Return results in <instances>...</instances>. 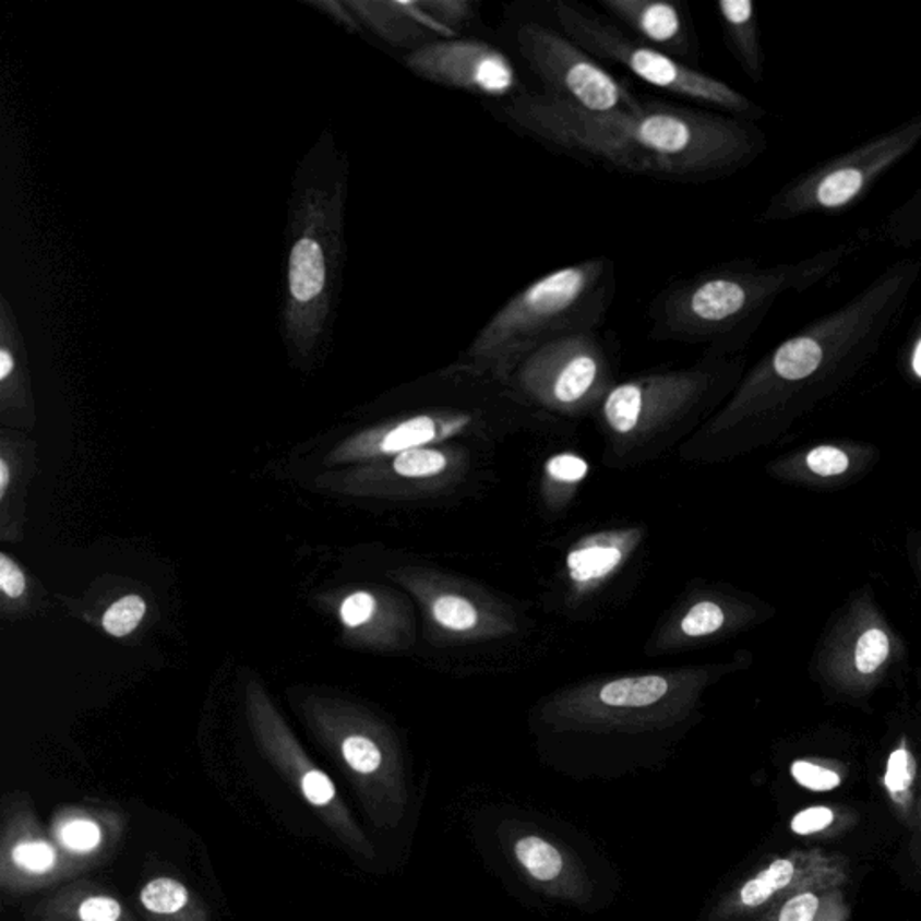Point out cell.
<instances>
[{"label":"cell","mask_w":921,"mask_h":921,"mask_svg":"<svg viewBox=\"0 0 921 921\" xmlns=\"http://www.w3.org/2000/svg\"><path fill=\"white\" fill-rule=\"evenodd\" d=\"M326 282L323 249L312 238H301L290 254V292L297 301H312Z\"/></svg>","instance_id":"cell-16"},{"label":"cell","mask_w":921,"mask_h":921,"mask_svg":"<svg viewBox=\"0 0 921 921\" xmlns=\"http://www.w3.org/2000/svg\"><path fill=\"white\" fill-rule=\"evenodd\" d=\"M701 686V673L691 668L590 682L549 701L543 722L557 731H657L690 715Z\"/></svg>","instance_id":"cell-4"},{"label":"cell","mask_w":921,"mask_h":921,"mask_svg":"<svg viewBox=\"0 0 921 921\" xmlns=\"http://www.w3.org/2000/svg\"><path fill=\"white\" fill-rule=\"evenodd\" d=\"M515 46L549 98L599 113L639 105L625 83L560 29L523 22L515 29Z\"/></svg>","instance_id":"cell-9"},{"label":"cell","mask_w":921,"mask_h":921,"mask_svg":"<svg viewBox=\"0 0 921 921\" xmlns=\"http://www.w3.org/2000/svg\"><path fill=\"white\" fill-rule=\"evenodd\" d=\"M607 15L620 21L645 44L686 63L698 52L686 4L673 0H599Z\"/></svg>","instance_id":"cell-13"},{"label":"cell","mask_w":921,"mask_h":921,"mask_svg":"<svg viewBox=\"0 0 921 921\" xmlns=\"http://www.w3.org/2000/svg\"><path fill=\"white\" fill-rule=\"evenodd\" d=\"M529 407L562 416L587 415L615 382L614 351L599 332L559 338L527 355L506 382Z\"/></svg>","instance_id":"cell-7"},{"label":"cell","mask_w":921,"mask_h":921,"mask_svg":"<svg viewBox=\"0 0 921 921\" xmlns=\"http://www.w3.org/2000/svg\"><path fill=\"white\" fill-rule=\"evenodd\" d=\"M718 15L722 22L726 46L754 83L763 80V49L756 10L751 0H720Z\"/></svg>","instance_id":"cell-15"},{"label":"cell","mask_w":921,"mask_h":921,"mask_svg":"<svg viewBox=\"0 0 921 921\" xmlns=\"http://www.w3.org/2000/svg\"><path fill=\"white\" fill-rule=\"evenodd\" d=\"M0 587L10 598H19L26 590L24 574L5 554H0Z\"/></svg>","instance_id":"cell-35"},{"label":"cell","mask_w":921,"mask_h":921,"mask_svg":"<svg viewBox=\"0 0 921 921\" xmlns=\"http://www.w3.org/2000/svg\"><path fill=\"white\" fill-rule=\"evenodd\" d=\"M301 787L308 801L318 804V806L328 804L335 798V787H333L328 776L319 773V770H310V773L304 774Z\"/></svg>","instance_id":"cell-33"},{"label":"cell","mask_w":921,"mask_h":921,"mask_svg":"<svg viewBox=\"0 0 921 921\" xmlns=\"http://www.w3.org/2000/svg\"><path fill=\"white\" fill-rule=\"evenodd\" d=\"M921 143V113L810 169L781 188L757 222H784L853 204Z\"/></svg>","instance_id":"cell-8"},{"label":"cell","mask_w":921,"mask_h":921,"mask_svg":"<svg viewBox=\"0 0 921 921\" xmlns=\"http://www.w3.org/2000/svg\"><path fill=\"white\" fill-rule=\"evenodd\" d=\"M645 538L639 526L590 533L565 557V573L574 596H589L607 584L632 559Z\"/></svg>","instance_id":"cell-14"},{"label":"cell","mask_w":921,"mask_h":921,"mask_svg":"<svg viewBox=\"0 0 921 921\" xmlns=\"http://www.w3.org/2000/svg\"><path fill=\"white\" fill-rule=\"evenodd\" d=\"M832 823H834L832 810L826 809V806H812V809L799 812L790 823V828H792L793 834L810 835L828 828Z\"/></svg>","instance_id":"cell-31"},{"label":"cell","mask_w":921,"mask_h":921,"mask_svg":"<svg viewBox=\"0 0 921 921\" xmlns=\"http://www.w3.org/2000/svg\"><path fill=\"white\" fill-rule=\"evenodd\" d=\"M188 889L174 878H155L141 890V901L155 914H174L188 904Z\"/></svg>","instance_id":"cell-21"},{"label":"cell","mask_w":921,"mask_h":921,"mask_svg":"<svg viewBox=\"0 0 921 921\" xmlns=\"http://www.w3.org/2000/svg\"><path fill=\"white\" fill-rule=\"evenodd\" d=\"M553 16L560 32L598 58L599 62L623 67L650 87L749 121H756L765 113L756 103L722 80L693 69L629 35L584 2L557 0Z\"/></svg>","instance_id":"cell-5"},{"label":"cell","mask_w":921,"mask_h":921,"mask_svg":"<svg viewBox=\"0 0 921 921\" xmlns=\"http://www.w3.org/2000/svg\"><path fill=\"white\" fill-rule=\"evenodd\" d=\"M806 463L810 470L823 477L839 476V474H845L850 466V459L845 452L834 446H817L810 452Z\"/></svg>","instance_id":"cell-28"},{"label":"cell","mask_w":921,"mask_h":921,"mask_svg":"<svg viewBox=\"0 0 921 921\" xmlns=\"http://www.w3.org/2000/svg\"><path fill=\"white\" fill-rule=\"evenodd\" d=\"M374 612H376V599L368 593L351 594L340 607V618L351 629L366 625L368 621H371Z\"/></svg>","instance_id":"cell-30"},{"label":"cell","mask_w":921,"mask_h":921,"mask_svg":"<svg viewBox=\"0 0 921 921\" xmlns=\"http://www.w3.org/2000/svg\"><path fill=\"white\" fill-rule=\"evenodd\" d=\"M62 840L67 848L74 851H91L101 840V829L93 821L76 820L62 828Z\"/></svg>","instance_id":"cell-27"},{"label":"cell","mask_w":921,"mask_h":921,"mask_svg":"<svg viewBox=\"0 0 921 921\" xmlns=\"http://www.w3.org/2000/svg\"><path fill=\"white\" fill-rule=\"evenodd\" d=\"M726 625V612L717 601L702 599L691 605L686 614L677 623V632L682 639H704L717 634Z\"/></svg>","instance_id":"cell-19"},{"label":"cell","mask_w":921,"mask_h":921,"mask_svg":"<svg viewBox=\"0 0 921 921\" xmlns=\"http://www.w3.org/2000/svg\"><path fill=\"white\" fill-rule=\"evenodd\" d=\"M793 868L792 860L779 859L774 860L773 864L768 865L767 870L757 873L754 878L745 882L740 890L737 893V900L734 906L740 909H756L767 904L773 898L774 893L785 889L792 882Z\"/></svg>","instance_id":"cell-17"},{"label":"cell","mask_w":921,"mask_h":921,"mask_svg":"<svg viewBox=\"0 0 921 921\" xmlns=\"http://www.w3.org/2000/svg\"><path fill=\"white\" fill-rule=\"evenodd\" d=\"M589 474V463L573 452H562L549 457L543 466V492L546 495L563 493L569 495L571 490L582 485Z\"/></svg>","instance_id":"cell-18"},{"label":"cell","mask_w":921,"mask_h":921,"mask_svg":"<svg viewBox=\"0 0 921 921\" xmlns=\"http://www.w3.org/2000/svg\"><path fill=\"white\" fill-rule=\"evenodd\" d=\"M615 290V263L607 256L549 272L510 297L457 360L507 382L513 369L546 344L599 332Z\"/></svg>","instance_id":"cell-3"},{"label":"cell","mask_w":921,"mask_h":921,"mask_svg":"<svg viewBox=\"0 0 921 921\" xmlns=\"http://www.w3.org/2000/svg\"><path fill=\"white\" fill-rule=\"evenodd\" d=\"M914 759L906 749H898L890 754L886 773L887 789L895 793L909 789L914 779Z\"/></svg>","instance_id":"cell-29"},{"label":"cell","mask_w":921,"mask_h":921,"mask_svg":"<svg viewBox=\"0 0 921 921\" xmlns=\"http://www.w3.org/2000/svg\"><path fill=\"white\" fill-rule=\"evenodd\" d=\"M860 247L859 240H850L798 263L737 260L677 277L651 299L648 337L702 346L706 354L740 355L781 297L823 282Z\"/></svg>","instance_id":"cell-2"},{"label":"cell","mask_w":921,"mask_h":921,"mask_svg":"<svg viewBox=\"0 0 921 921\" xmlns=\"http://www.w3.org/2000/svg\"><path fill=\"white\" fill-rule=\"evenodd\" d=\"M11 369H13V357H11L8 349H0V379H8V376H10Z\"/></svg>","instance_id":"cell-36"},{"label":"cell","mask_w":921,"mask_h":921,"mask_svg":"<svg viewBox=\"0 0 921 921\" xmlns=\"http://www.w3.org/2000/svg\"><path fill=\"white\" fill-rule=\"evenodd\" d=\"M820 909V898L812 893L793 896L779 911L778 921H814Z\"/></svg>","instance_id":"cell-34"},{"label":"cell","mask_w":921,"mask_h":921,"mask_svg":"<svg viewBox=\"0 0 921 921\" xmlns=\"http://www.w3.org/2000/svg\"><path fill=\"white\" fill-rule=\"evenodd\" d=\"M121 917V906L107 896H94L80 906L82 921H118Z\"/></svg>","instance_id":"cell-32"},{"label":"cell","mask_w":921,"mask_h":921,"mask_svg":"<svg viewBox=\"0 0 921 921\" xmlns=\"http://www.w3.org/2000/svg\"><path fill=\"white\" fill-rule=\"evenodd\" d=\"M889 656V639L878 629H871L860 635L856 650V666L860 673H873Z\"/></svg>","instance_id":"cell-24"},{"label":"cell","mask_w":921,"mask_h":921,"mask_svg":"<svg viewBox=\"0 0 921 921\" xmlns=\"http://www.w3.org/2000/svg\"><path fill=\"white\" fill-rule=\"evenodd\" d=\"M55 851L51 846L46 842H21L13 850V860L16 865H21L22 870L33 871V873H46L55 865Z\"/></svg>","instance_id":"cell-26"},{"label":"cell","mask_w":921,"mask_h":921,"mask_svg":"<svg viewBox=\"0 0 921 921\" xmlns=\"http://www.w3.org/2000/svg\"><path fill=\"white\" fill-rule=\"evenodd\" d=\"M8 485H10V470H8L5 460H0V493H2V495H4Z\"/></svg>","instance_id":"cell-37"},{"label":"cell","mask_w":921,"mask_h":921,"mask_svg":"<svg viewBox=\"0 0 921 921\" xmlns=\"http://www.w3.org/2000/svg\"><path fill=\"white\" fill-rule=\"evenodd\" d=\"M405 63L427 82L492 103L506 101L524 93L517 67L506 52L474 36L434 41L409 52Z\"/></svg>","instance_id":"cell-10"},{"label":"cell","mask_w":921,"mask_h":921,"mask_svg":"<svg viewBox=\"0 0 921 921\" xmlns=\"http://www.w3.org/2000/svg\"><path fill=\"white\" fill-rule=\"evenodd\" d=\"M912 368L917 371L918 376H921V340L920 344L917 346V351H914V357H912Z\"/></svg>","instance_id":"cell-38"},{"label":"cell","mask_w":921,"mask_h":921,"mask_svg":"<svg viewBox=\"0 0 921 921\" xmlns=\"http://www.w3.org/2000/svg\"><path fill=\"white\" fill-rule=\"evenodd\" d=\"M740 355H702L686 368L637 374L615 384L599 416L614 440L635 445L690 420L742 368Z\"/></svg>","instance_id":"cell-6"},{"label":"cell","mask_w":921,"mask_h":921,"mask_svg":"<svg viewBox=\"0 0 921 921\" xmlns=\"http://www.w3.org/2000/svg\"><path fill=\"white\" fill-rule=\"evenodd\" d=\"M421 10L454 36H463L479 16V4L474 0H418Z\"/></svg>","instance_id":"cell-20"},{"label":"cell","mask_w":921,"mask_h":921,"mask_svg":"<svg viewBox=\"0 0 921 921\" xmlns=\"http://www.w3.org/2000/svg\"><path fill=\"white\" fill-rule=\"evenodd\" d=\"M506 848L521 875L538 890L578 906L590 900L593 887L584 865L560 840L518 828L506 835Z\"/></svg>","instance_id":"cell-12"},{"label":"cell","mask_w":921,"mask_h":921,"mask_svg":"<svg viewBox=\"0 0 921 921\" xmlns=\"http://www.w3.org/2000/svg\"><path fill=\"white\" fill-rule=\"evenodd\" d=\"M343 754L349 767L359 774H366V776L379 773L382 763H384L382 749L371 738L360 737V734L344 740Z\"/></svg>","instance_id":"cell-23"},{"label":"cell","mask_w":921,"mask_h":921,"mask_svg":"<svg viewBox=\"0 0 921 921\" xmlns=\"http://www.w3.org/2000/svg\"><path fill=\"white\" fill-rule=\"evenodd\" d=\"M790 773L799 785H803L804 789L815 790V792H828L840 785L839 774L828 768L817 767L810 762L793 763Z\"/></svg>","instance_id":"cell-25"},{"label":"cell","mask_w":921,"mask_h":921,"mask_svg":"<svg viewBox=\"0 0 921 921\" xmlns=\"http://www.w3.org/2000/svg\"><path fill=\"white\" fill-rule=\"evenodd\" d=\"M488 110L507 129L551 152L679 184L726 179L767 149V137L756 121L651 99L599 113L524 91L488 105Z\"/></svg>","instance_id":"cell-1"},{"label":"cell","mask_w":921,"mask_h":921,"mask_svg":"<svg viewBox=\"0 0 921 921\" xmlns=\"http://www.w3.org/2000/svg\"><path fill=\"white\" fill-rule=\"evenodd\" d=\"M146 612V603L139 596H124L107 610L103 629L113 637H124L135 630Z\"/></svg>","instance_id":"cell-22"},{"label":"cell","mask_w":921,"mask_h":921,"mask_svg":"<svg viewBox=\"0 0 921 921\" xmlns=\"http://www.w3.org/2000/svg\"><path fill=\"white\" fill-rule=\"evenodd\" d=\"M421 598L435 629L452 641L502 639L515 632V621L493 598L456 579L421 582Z\"/></svg>","instance_id":"cell-11"}]
</instances>
